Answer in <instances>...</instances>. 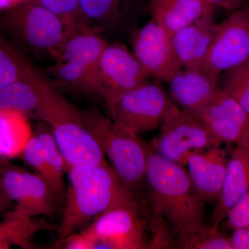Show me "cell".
Instances as JSON below:
<instances>
[{"label":"cell","instance_id":"obj_1","mask_svg":"<svg viewBox=\"0 0 249 249\" xmlns=\"http://www.w3.org/2000/svg\"><path fill=\"white\" fill-rule=\"evenodd\" d=\"M145 198L153 217L166 224L178 248L188 249L208 227L205 204L184 166L165 160L147 144Z\"/></svg>","mask_w":249,"mask_h":249},{"label":"cell","instance_id":"obj_2","mask_svg":"<svg viewBox=\"0 0 249 249\" xmlns=\"http://www.w3.org/2000/svg\"><path fill=\"white\" fill-rule=\"evenodd\" d=\"M67 174L68 186L57 247H60L69 235L84 229L113 206L142 201L124 186L109 163L74 167L67 170Z\"/></svg>","mask_w":249,"mask_h":249},{"label":"cell","instance_id":"obj_3","mask_svg":"<svg viewBox=\"0 0 249 249\" xmlns=\"http://www.w3.org/2000/svg\"><path fill=\"white\" fill-rule=\"evenodd\" d=\"M108 42L84 21L72 23L46 76L60 92L101 99L99 61Z\"/></svg>","mask_w":249,"mask_h":249},{"label":"cell","instance_id":"obj_4","mask_svg":"<svg viewBox=\"0 0 249 249\" xmlns=\"http://www.w3.org/2000/svg\"><path fill=\"white\" fill-rule=\"evenodd\" d=\"M81 118L111 168L124 186L142 200L146 177L147 144L139 136L119 128L96 109L82 111Z\"/></svg>","mask_w":249,"mask_h":249},{"label":"cell","instance_id":"obj_5","mask_svg":"<svg viewBox=\"0 0 249 249\" xmlns=\"http://www.w3.org/2000/svg\"><path fill=\"white\" fill-rule=\"evenodd\" d=\"M0 24L37 58L53 60L68 31L62 18L30 1L0 11Z\"/></svg>","mask_w":249,"mask_h":249},{"label":"cell","instance_id":"obj_6","mask_svg":"<svg viewBox=\"0 0 249 249\" xmlns=\"http://www.w3.org/2000/svg\"><path fill=\"white\" fill-rule=\"evenodd\" d=\"M105 104L114 124L136 136L160 127L175 106L162 87L147 83L118 95Z\"/></svg>","mask_w":249,"mask_h":249},{"label":"cell","instance_id":"obj_7","mask_svg":"<svg viewBox=\"0 0 249 249\" xmlns=\"http://www.w3.org/2000/svg\"><path fill=\"white\" fill-rule=\"evenodd\" d=\"M160 127L158 137L149 145L165 160L182 166L192 152L222 145L199 116L176 105Z\"/></svg>","mask_w":249,"mask_h":249},{"label":"cell","instance_id":"obj_8","mask_svg":"<svg viewBox=\"0 0 249 249\" xmlns=\"http://www.w3.org/2000/svg\"><path fill=\"white\" fill-rule=\"evenodd\" d=\"M142 201L116 205L93 219L83 231L91 239L93 249L146 248Z\"/></svg>","mask_w":249,"mask_h":249},{"label":"cell","instance_id":"obj_9","mask_svg":"<svg viewBox=\"0 0 249 249\" xmlns=\"http://www.w3.org/2000/svg\"><path fill=\"white\" fill-rule=\"evenodd\" d=\"M0 170L5 190L16 206L33 217H52L63 199L47 181L36 173H31L0 160Z\"/></svg>","mask_w":249,"mask_h":249},{"label":"cell","instance_id":"obj_10","mask_svg":"<svg viewBox=\"0 0 249 249\" xmlns=\"http://www.w3.org/2000/svg\"><path fill=\"white\" fill-rule=\"evenodd\" d=\"M249 60V4L232 11L220 24L203 67L217 75Z\"/></svg>","mask_w":249,"mask_h":249},{"label":"cell","instance_id":"obj_11","mask_svg":"<svg viewBox=\"0 0 249 249\" xmlns=\"http://www.w3.org/2000/svg\"><path fill=\"white\" fill-rule=\"evenodd\" d=\"M133 53L147 74L168 83L182 67L171 36L153 19L135 29L130 37Z\"/></svg>","mask_w":249,"mask_h":249},{"label":"cell","instance_id":"obj_12","mask_svg":"<svg viewBox=\"0 0 249 249\" xmlns=\"http://www.w3.org/2000/svg\"><path fill=\"white\" fill-rule=\"evenodd\" d=\"M149 77L125 45L118 41L108 42L99 61L101 100L104 103L145 84Z\"/></svg>","mask_w":249,"mask_h":249},{"label":"cell","instance_id":"obj_13","mask_svg":"<svg viewBox=\"0 0 249 249\" xmlns=\"http://www.w3.org/2000/svg\"><path fill=\"white\" fill-rule=\"evenodd\" d=\"M71 168L108 163L96 139L83 124L81 111L58 116L47 124Z\"/></svg>","mask_w":249,"mask_h":249},{"label":"cell","instance_id":"obj_14","mask_svg":"<svg viewBox=\"0 0 249 249\" xmlns=\"http://www.w3.org/2000/svg\"><path fill=\"white\" fill-rule=\"evenodd\" d=\"M220 142L249 152V115L222 88L197 114Z\"/></svg>","mask_w":249,"mask_h":249},{"label":"cell","instance_id":"obj_15","mask_svg":"<svg viewBox=\"0 0 249 249\" xmlns=\"http://www.w3.org/2000/svg\"><path fill=\"white\" fill-rule=\"evenodd\" d=\"M82 19L103 36L130 31L137 16L147 9V0H79Z\"/></svg>","mask_w":249,"mask_h":249},{"label":"cell","instance_id":"obj_16","mask_svg":"<svg viewBox=\"0 0 249 249\" xmlns=\"http://www.w3.org/2000/svg\"><path fill=\"white\" fill-rule=\"evenodd\" d=\"M170 97L178 107L197 115L213 98L219 75L203 67L181 68L168 82Z\"/></svg>","mask_w":249,"mask_h":249},{"label":"cell","instance_id":"obj_17","mask_svg":"<svg viewBox=\"0 0 249 249\" xmlns=\"http://www.w3.org/2000/svg\"><path fill=\"white\" fill-rule=\"evenodd\" d=\"M58 92L45 73L34 67L23 79L0 85V109L37 118L45 101Z\"/></svg>","mask_w":249,"mask_h":249},{"label":"cell","instance_id":"obj_18","mask_svg":"<svg viewBox=\"0 0 249 249\" xmlns=\"http://www.w3.org/2000/svg\"><path fill=\"white\" fill-rule=\"evenodd\" d=\"M221 146L192 152L187 158L188 176L205 203L216 204L220 196L229 159Z\"/></svg>","mask_w":249,"mask_h":249},{"label":"cell","instance_id":"obj_19","mask_svg":"<svg viewBox=\"0 0 249 249\" xmlns=\"http://www.w3.org/2000/svg\"><path fill=\"white\" fill-rule=\"evenodd\" d=\"M213 14L205 15L171 36L173 48L182 68L203 67L219 27L214 22Z\"/></svg>","mask_w":249,"mask_h":249},{"label":"cell","instance_id":"obj_20","mask_svg":"<svg viewBox=\"0 0 249 249\" xmlns=\"http://www.w3.org/2000/svg\"><path fill=\"white\" fill-rule=\"evenodd\" d=\"M249 189V152L235 147L228 162L220 196L213 212V229H219L231 210Z\"/></svg>","mask_w":249,"mask_h":249},{"label":"cell","instance_id":"obj_21","mask_svg":"<svg viewBox=\"0 0 249 249\" xmlns=\"http://www.w3.org/2000/svg\"><path fill=\"white\" fill-rule=\"evenodd\" d=\"M214 9L206 0H147V4L152 19L170 36Z\"/></svg>","mask_w":249,"mask_h":249},{"label":"cell","instance_id":"obj_22","mask_svg":"<svg viewBox=\"0 0 249 249\" xmlns=\"http://www.w3.org/2000/svg\"><path fill=\"white\" fill-rule=\"evenodd\" d=\"M34 217L17 206L6 212L0 222V249L14 245L31 248L33 237L37 232L51 229L50 224Z\"/></svg>","mask_w":249,"mask_h":249},{"label":"cell","instance_id":"obj_23","mask_svg":"<svg viewBox=\"0 0 249 249\" xmlns=\"http://www.w3.org/2000/svg\"><path fill=\"white\" fill-rule=\"evenodd\" d=\"M29 119L20 111L0 109V160L22 157L34 134Z\"/></svg>","mask_w":249,"mask_h":249},{"label":"cell","instance_id":"obj_24","mask_svg":"<svg viewBox=\"0 0 249 249\" xmlns=\"http://www.w3.org/2000/svg\"><path fill=\"white\" fill-rule=\"evenodd\" d=\"M34 134L40 140L43 148L49 173V184L60 197L65 199L66 193L65 175L67 173L65 158L48 124L40 121L34 130Z\"/></svg>","mask_w":249,"mask_h":249},{"label":"cell","instance_id":"obj_25","mask_svg":"<svg viewBox=\"0 0 249 249\" xmlns=\"http://www.w3.org/2000/svg\"><path fill=\"white\" fill-rule=\"evenodd\" d=\"M219 85L249 115V60L222 73Z\"/></svg>","mask_w":249,"mask_h":249},{"label":"cell","instance_id":"obj_26","mask_svg":"<svg viewBox=\"0 0 249 249\" xmlns=\"http://www.w3.org/2000/svg\"><path fill=\"white\" fill-rule=\"evenodd\" d=\"M28 63L0 42V85L25 78Z\"/></svg>","mask_w":249,"mask_h":249},{"label":"cell","instance_id":"obj_27","mask_svg":"<svg viewBox=\"0 0 249 249\" xmlns=\"http://www.w3.org/2000/svg\"><path fill=\"white\" fill-rule=\"evenodd\" d=\"M62 18L67 24L83 20L79 0H34Z\"/></svg>","mask_w":249,"mask_h":249},{"label":"cell","instance_id":"obj_28","mask_svg":"<svg viewBox=\"0 0 249 249\" xmlns=\"http://www.w3.org/2000/svg\"><path fill=\"white\" fill-rule=\"evenodd\" d=\"M188 249H232L230 236L224 235L219 229L208 227L200 232Z\"/></svg>","mask_w":249,"mask_h":249},{"label":"cell","instance_id":"obj_29","mask_svg":"<svg viewBox=\"0 0 249 249\" xmlns=\"http://www.w3.org/2000/svg\"><path fill=\"white\" fill-rule=\"evenodd\" d=\"M22 158H24L29 166L35 170V173L40 175L49 183V173L43 148L40 140L35 134H34L28 142L23 153Z\"/></svg>","mask_w":249,"mask_h":249},{"label":"cell","instance_id":"obj_30","mask_svg":"<svg viewBox=\"0 0 249 249\" xmlns=\"http://www.w3.org/2000/svg\"><path fill=\"white\" fill-rule=\"evenodd\" d=\"M231 231L249 226V189L228 214L224 219Z\"/></svg>","mask_w":249,"mask_h":249},{"label":"cell","instance_id":"obj_31","mask_svg":"<svg viewBox=\"0 0 249 249\" xmlns=\"http://www.w3.org/2000/svg\"><path fill=\"white\" fill-rule=\"evenodd\" d=\"M230 240L232 249H249V226L232 231Z\"/></svg>","mask_w":249,"mask_h":249},{"label":"cell","instance_id":"obj_32","mask_svg":"<svg viewBox=\"0 0 249 249\" xmlns=\"http://www.w3.org/2000/svg\"><path fill=\"white\" fill-rule=\"evenodd\" d=\"M214 8L232 11L240 9L247 4V0H206Z\"/></svg>","mask_w":249,"mask_h":249},{"label":"cell","instance_id":"obj_33","mask_svg":"<svg viewBox=\"0 0 249 249\" xmlns=\"http://www.w3.org/2000/svg\"><path fill=\"white\" fill-rule=\"evenodd\" d=\"M15 206L16 204L10 199L5 190L2 176L0 170V217L8 211L14 209Z\"/></svg>","mask_w":249,"mask_h":249},{"label":"cell","instance_id":"obj_34","mask_svg":"<svg viewBox=\"0 0 249 249\" xmlns=\"http://www.w3.org/2000/svg\"><path fill=\"white\" fill-rule=\"evenodd\" d=\"M33 1L34 0H0V11L12 9L19 5Z\"/></svg>","mask_w":249,"mask_h":249}]
</instances>
